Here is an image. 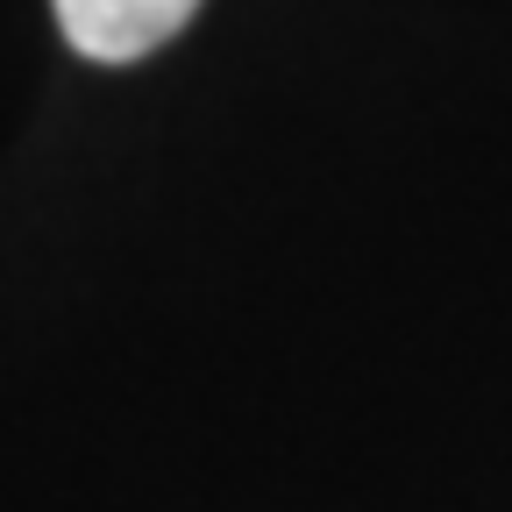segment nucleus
Masks as SVG:
<instances>
[{"instance_id": "f257e3e1", "label": "nucleus", "mask_w": 512, "mask_h": 512, "mask_svg": "<svg viewBox=\"0 0 512 512\" xmlns=\"http://www.w3.org/2000/svg\"><path fill=\"white\" fill-rule=\"evenodd\" d=\"M57 8V29L79 57H100V64H128V57H150L164 50L200 0H50Z\"/></svg>"}]
</instances>
